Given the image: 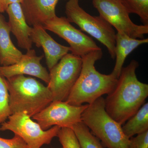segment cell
Returning a JSON list of instances; mask_svg holds the SVG:
<instances>
[{
  "label": "cell",
  "instance_id": "603a6c76",
  "mask_svg": "<svg viewBox=\"0 0 148 148\" xmlns=\"http://www.w3.org/2000/svg\"><path fill=\"white\" fill-rule=\"evenodd\" d=\"M128 148H148V130L130 138Z\"/></svg>",
  "mask_w": 148,
  "mask_h": 148
},
{
  "label": "cell",
  "instance_id": "8992f818",
  "mask_svg": "<svg viewBox=\"0 0 148 148\" xmlns=\"http://www.w3.org/2000/svg\"><path fill=\"white\" fill-rule=\"evenodd\" d=\"M61 128L53 126L43 130L27 114L17 112L12 114L7 121L1 125L0 131H12L24 140L29 148H40L43 145H49L57 137Z\"/></svg>",
  "mask_w": 148,
  "mask_h": 148
},
{
  "label": "cell",
  "instance_id": "9c48e42d",
  "mask_svg": "<svg viewBox=\"0 0 148 148\" xmlns=\"http://www.w3.org/2000/svg\"><path fill=\"white\" fill-rule=\"evenodd\" d=\"M88 106V104L75 106L66 101H52L32 118L43 130L53 126L72 128L75 125L82 122V115Z\"/></svg>",
  "mask_w": 148,
  "mask_h": 148
},
{
  "label": "cell",
  "instance_id": "52a82bcc",
  "mask_svg": "<svg viewBox=\"0 0 148 148\" xmlns=\"http://www.w3.org/2000/svg\"><path fill=\"white\" fill-rule=\"evenodd\" d=\"M82 60L81 57L68 53L49 70L47 87L53 101H66L79 77Z\"/></svg>",
  "mask_w": 148,
  "mask_h": 148
},
{
  "label": "cell",
  "instance_id": "8fae6325",
  "mask_svg": "<svg viewBox=\"0 0 148 148\" xmlns=\"http://www.w3.org/2000/svg\"><path fill=\"white\" fill-rule=\"evenodd\" d=\"M43 56H38L34 49L27 50L18 62L7 66H0V74L5 79L18 75H28L41 79L46 83L49 81V73L41 64Z\"/></svg>",
  "mask_w": 148,
  "mask_h": 148
},
{
  "label": "cell",
  "instance_id": "44dd1931",
  "mask_svg": "<svg viewBox=\"0 0 148 148\" xmlns=\"http://www.w3.org/2000/svg\"><path fill=\"white\" fill-rule=\"evenodd\" d=\"M62 148H82L73 130L69 127H61L58 133Z\"/></svg>",
  "mask_w": 148,
  "mask_h": 148
},
{
  "label": "cell",
  "instance_id": "cb8c5ba5",
  "mask_svg": "<svg viewBox=\"0 0 148 148\" xmlns=\"http://www.w3.org/2000/svg\"><path fill=\"white\" fill-rule=\"evenodd\" d=\"M22 0H0V13H3L6 10L10 5L13 3H21Z\"/></svg>",
  "mask_w": 148,
  "mask_h": 148
},
{
  "label": "cell",
  "instance_id": "3957f363",
  "mask_svg": "<svg viewBox=\"0 0 148 148\" xmlns=\"http://www.w3.org/2000/svg\"><path fill=\"white\" fill-rule=\"evenodd\" d=\"M5 79L12 114L24 112L32 117L53 101L47 86L34 78L18 75Z\"/></svg>",
  "mask_w": 148,
  "mask_h": 148
},
{
  "label": "cell",
  "instance_id": "7a4b0ae2",
  "mask_svg": "<svg viewBox=\"0 0 148 148\" xmlns=\"http://www.w3.org/2000/svg\"><path fill=\"white\" fill-rule=\"evenodd\" d=\"M102 56L103 52L100 49L82 57L81 71L66 102L75 106H82L85 103L91 104L113 90L118 79L112 73H101L95 69V62Z\"/></svg>",
  "mask_w": 148,
  "mask_h": 148
},
{
  "label": "cell",
  "instance_id": "5b68a950",
  "mask_svg": "<svg viewBox=\"0 0 148 148\" xmlns=\"http://www.w3.org/2000/svg\"><path fill=\"white\" fill-rule=\"evenodd\" d=\"M65 13L71 23L76 24L105 46L112 59L115 58L116 34L111 25L101 16H93L80 6L79 0H69L66 3Z\"/></svg>",
  "mask_w": 148,
  "mask_h": 148
},
{
  "label": "cell",
  "instance_id": "ba28073f",
  "mask_svg": "<svg viewBox=\"0 0 148 148\" xmlns=\"http://www.w3.org/2000/svg\"><path fill=\"white\" fill-rule=\"evenodd\" d=\"M92 4L100 16L114 27L117 33L135 39L144 38V35L148 34V25L133 23L120 0H92Z\"/></svg>",
  "mask_w": 148,
  "mask_h": 148
},
{
  "label": "cell",
  "instance_id": "5bb4252c",
  "mask_svg": "<svg viewBox=\"0 0 148 148\" xmlns=\"http://www.w3.org/2000/svg\"><path fill=\"white\" fill-rule=\"evenodd\" d=\"M58 0H22L21 3L27 24L29 26L43 25L56 16V7Z\"/></svg>",
  "mask_w": 148,
  "mask_h": 148
},
{
  "label": "cell",
  "instance_id": "9a60e30c",
  "mask_svg": "<svg viewBox=\"0 0 148 148\" xmlns=\"http://www.w3.org/2000/svg\"><path fill=\"white\" fill-rule=\"evenodd\" d=\"M10 28L5 17L0 14V65L7 66L18 62L23 54L14 45Z\"/></svg>",
  "mask_w": 148,
  "mask_h": 148
},
{
  "label": "cell",
  "instance_id": "484cf974",
  "mask_svg": "<svg viewBox=\"0 0 148 148\" xmlns=\"http://www.w3.org/2000/svg\"></svg>",
  "mask_w": 148,
  "mask_h": 148
},
{
  "label": "cell",
  "instance_id": "d6986e66",
  "mask_svg": "<svg viewBox=\"0 0 148 148\" xmlns=\"http://www.w3.org/2000/svg\"><path fill=\"white\" fill-rule=\"evenodd\" d=\"M130 13L138 15L144 25H148V0H120Z\"/></svg>",
  "mask_w": 148,
  "mask_h": 148
},
{
  "label": "cell",
  "instance_id": "4fadbf2b",
  "mask_svg": "<svg viewBox=\"0 0 148 148\" xmlns=\"http://www.w3.org/2000/svg\"><path fill=\"white\" fill-rule=\"evenodd\" d=\"M5 12L8 14L10 32L16 38L18 47L27 50L31 49L32 27L27 24L20 3L10 5Z\"/></svg>",
  "mask_w": 148,
  "mask_h": 148
},
{
  "label": "cell",
  "instance_id": "6da1fadb",
  "mask_svg": "<svg viewBox=\"0 0 148 148\" xmlns=\"http://www.w3.org/2000/svg\"><path fill=\"white\" fill-rule=\"evenodd\" d=\"M139 63L132 60L123 67L113 90L105 99V110L114 120L122 125L145 103L148 85L137 78Z\"/></svg>",
  "mask_w": 148,
  "mask_h": 148
},
{
  "label": "cell",
  "instance_id": "d4e9b609",
  "mask_svg": "<svg viewBox=\"0 0 148 148\" xmlns=\"http://www.w3.org/2000/svg\"><path fill=\"white\" fill-rule=\"evenodd\" d=\"M65 1H69V0H65Z\"/></svg>",
  "mask_w": 148,
  "mask_h": 148
},
{
  "label": "cell",
  "instance_id": "2e32d148",
  "mask_svg": "<svg viewBox=\"0 0 148 148\" xmlns=\"http://www.w3.org/2000/svg\"><path fill=\"white\" fill-rule=\"evenodd\" d=\"M115 42L116 63L111 73L118 79L127 56L140 45L147 43L148 39L133 38L124 34L117 33Z\"/></svg>",
  "mask_w": 148,
  "mask_h": 148
},
{
  "label": "cell",
  "instance_id": "e0dca14e",
  "mask_svg": "<svg viewBox=\"0 0 148 148\" xmlns=\"http://www.w3.org/2000/svg\"><path fill=\"white\" fill-rule=\"evenodd\" d=\"M124 124L122 129L125 135L129 139L147 131L148 103H145Z\"/></svg>",
  "mask_w": 148,
  "mask_h": 148
},
{
  "label": "cell",
  "instance_id": "ac0fdd59",
  "mask_svg": "<svg viewBox=\"0 0 148 148\" xmlns=\"http://www.w3.org/2000/svg\"><path fill=\"white\" fill-rule=\"evenodd\" d=\"M72 129L76 135L82 148H104L100 140L82 122L74 125Z\"/></svg>",
  "mask_w": 148,
  "mask_h": 148
},
{
  "label": "cell",
  "instance_id": "7402d4cb",
  "mask_svg": "<svg viewBox=\"0 0 148 148\" xmlns=\"http://www.w3.org/2000/svg\"><path fill=\"white\" fill-rule=\"evenodd\" d=\"M0 148H29L18 135H14L12 139L0 138Z\"/></svg>",
  "mask_w": 148,
  "mask_h": 148
},
{
  "label": "cell",
  "instance_id": "277c9868",
  "mask_svg": "<svg viewBox=\"0 0 148 148\" xmlns=\"http://www.w3.org/2000/svg\"><path fill=\"white\" fill-rule=\"evenodd\" d=\"M105 106L103 97L88 104L82 115V121L105 147L129 148L130 139L125 135L121 125L106 112Z\"/></svg>",
  "mask_w": 148,
  "mask_h": 148
},
{
  "label": "cell",
  "instance_id": "ffe728a7",
  "mask_svg": "<svg viewBox=\"0 0 148 148\" xmlns=\"http://www.w3.org/2000/svg\"><path fill=\"white\" fill-rule=\"evenodd\" d=\"M11 114L6 79L0 74V125L5 122Z\"/></svg>",
  "mask_w": 148,
  "mask_h": 148
},
{
  "label": "cell",
  "instance_id": "30bf717a",
  "mask_svg": "<svg viewBox=\"0 0 148 148\" xmlns=\"http://www.w3.org/2000/svg\"><path fill=\"white\" fill-rule=\"evenodd\" d=\"M46 30L53 32L65 40L70 45L72 53L82 57L101 49L90 37L76 29L66 17L56 16L43 25Z\"/></svg>",
  "mask_w": 148,
  "mask_h": 148
},
{
  "label": "cell",
  "instance_id": "7c38bea8",
  "mask_svg": "<svg viewBox=\"0 0 148 148\" xmlns=\"http://www.w3.org/2000/svg\"><path fill=\"white\" fill-rule=\"evenodd\" d=\"M31 38L38 47H42L45 55L46 61L49 70L71 51L69 47L62 45L53 39L47 32L42 25H36L32 27Z\"/></svg>",
  "mask_w": 148,
  "mask_h": 148
}]
</instances>
